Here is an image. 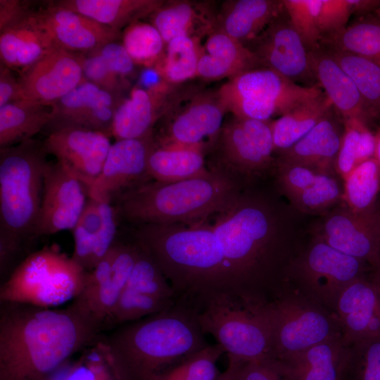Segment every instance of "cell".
<instances>
[{
    "label": "cell",
    "mask_w": 380,
    "mask_h": 380,
    "mask_svg": "<svg viewBox=\"0 0 380 380\" xmlns=\"http://www.w3.org/2000/svg\"><path fill=\"white\" fill-rule=\"evenodd\" d=\"M278 223L265 201L239 194L211 225L234 297L246 303L274 300L284 289L289 265L303 248L279 230Z\"/></svg>",
    "instance_id": "6da1fadb"
},
{
    "label": "cell",
    "mask_w": 380,
    "mask_h": 380,
    "mask_svg": "<svg viewBox=\"0 0 380 380\" xmlns=\"http://www.w3.org/2000/svg\"><path fill=\"white\" fill-rule=\"evenodd\" d=\"M102 331L73 302L62 309L1 303L0 380H43Z\"/></svg>",
    "instance_id": "7a4b0ae2"
},
{
    "label": "cell",
    "mask_w": 380,
    "mask_h": 380,
    "mask_svg": "<svg viewBox=\"0 0 380 380\" xmlns=\"http://www.w3.org/2000/svg\"><path fill=\"white\" fill-rule=\"evenodd\" d=\"M203 222L141 224L136 230L135 241L153 258L176 300L235 298L217 237L212 226Z\"/></svg>",
    "instance_id": "3957f363"
},
{
    "label": "cell",
    "mask_w": 380,
    "mask_h": 380,
    "mask_svg": "<svg viewBox=\"0 0 380 380\" xmlns=\"http://www.w3.org/2000/svg\"><path fill=\"white\" fill-rule=\"evenodd\" d=\"M192 311L177 302L170 308L118 327L106 338L120 380H151L206 347Z\"/></svg>",
    "instance_id": "277c9868"
},
{
    "label": "cell",
    "mask_w": 380,
    "mask_h": 380,
    "mask_svg": "<svg viewBox=\"0 0 380 380\" xmlns=\"http://www.w3.org/2000/svg\"><path fill=\"white\" fill-rule=\"evenodd\" d=\"M43 141L0 148V273L11 272L35 239L48 163Z\"/></svg>",
    "instance_id": "5b68a950"
},
{
    "label": "cell",
    "mask_w": 380,
    "mask_h": 380,
    "mask_svg": "<svg viewBox=\"0 0 380 380\" xmlns=\"http://www.w3.org/2000/svg\"><path fill=\"white\" fill-rule=\"evenodd\" d=\"M239 194L220 172L175 182L148 181L113 200L119 217L141 224H194L224 210Z\"/></svg>",
    "instance_id": "8992f818"
},
{
    "label": "cell",
    "mask_w": 380,
    "mask_h": 380,
    "mask_svg": "<svg viewBox=\"0 0 380 380\" xmlns=\"http://www.w3.org/2000/svg\"><path fill=\"white\" fill-rule=\"evenodd\" d=\"M206 335L214 337L228 357L248 363L272 357L271 331L262 305L229 296L183 303Z\"/></svg>",
    "instance_id": "52a82bcc"
},
{
    "label": "cell",
    "mask_w": 380,
    "mask_h": 380,
    "mask_svg": "<svg viewBox=\"0 0 380 380\" xmlns=\"http://www.w3.org/2000/svg\"><path fill=\"white\" fill-rule=\"evenodd\" d=\"M87 273L58 247L45 246L29 253L2 282L0 301L53 308L80 294Z\"/></svg>",
    "instance_id": "ba28073f"
},
{
    "label": "cell",
    "mask_w": 380,
    "mask_h": 380,
    "mask_svg": "<svg viewBox=\"0 0 380 380\" xmlns=\"http://www.w3.org/2000/svg\"><path fill=\"white\" fill-rule=\"evenodd\" d=\"M372 267L313 236L289 265L286 284L334 315L338 298L354 280L367 276Z\"/></svg>",
    "instance_id": "9c48e42d"
},
{
    "label": "cell",
    "mask_w": 380,
    "mask_h": 380,
    "mask_svg": "<svg viewBox=\"0 0 380 380\" xmlns=\"http://www.w3.org/2000/svg\"><path fill=\"white\" fill-rule=\"evenodd\" d=\"M272 337V360L343 337L336 316L288 285L272 301L262 305Z\"/></svg>",
    "instance_id": "30bf717a"
},
{
    "label": "cell",
    "mask_w": 380,
    "mask_h": 380,
    "mask_svg": "<svg viewBox=\"0 0 380 380\" xmlns=\"http://www.w3.org/2000/svg\"><path fill=\"white\" fill-rule=\"evenodd\" d=\"M319 87V84L301 86L262 67L228 80L217 91L227 113L270 121L273 117H280L296 104L321 93Z\"/></svg>",
    "instance_id": "8fae6325"
},
{
    "label": "cell",
    "mask_w": 380,
    "mask_h": 380,
    "mask_svg": "<svg viewBox=\"0 0 380 380\" xmlns=\"http://www.w3.org/2000/svg\"><path fill=\"white\" fill-rule=\"evenodd\" d=\"M227 114L217 91L182 87L160 120L164 127L157 146L203 151L214 144Z\"/></svg>",
    "instance_id": "7c38bea8"
},
{
    "label": "cell",
    "mask_w": 380,
    "mask_h": 380,
    "mask_svg": "<svg viewBox=\"0 0 380 380\" xmlns=\"http://www.w3.org/2000/svg\"><path fill=\"white\" fill-rule=\"evenodd\" d=\"M89 198L88 186L80 177L59 161H49L34 231L36 239L72 231Z\"/></svg>",
    "instance_id": "4fadbf2b"
},
{
    "label": "cell",
    "mask_w": 380,
    "mask_h": 380,
    "mask_svg": "<svg viewBox=\"0 0 380 380\" xmlns=\"http://www.w3.org/2000/svg\"><path fill=\"white\" fill-rule=\"evenodd\" d=\"M284 10L245 46L256 56L262 67L296 84L303 82L308 87H313L310 82L315 78L310 66L309 51L291 25L288 15L283 16Z\"/></svg>",
    "instance_id": "5bb4252c"
},
{
    "label": "cell",
    "mask_w": 380,
    "mask_h": 380,
    "mask_svg": "<svg viewBox=\"0 0 380 380\" xmlns=\"http://www.w3.org/2000/svg\"><path fill=\"white\" fill-rule=\"evenodd\" d=\"M316 236L334 248L375 267L380 248V208L353 212L343 205L324 215Z\"/></svg>",
    "instance_id": "9a60e30c"
},
{
    "label": "cell",
    "mask_w": 380,
    "mask_h": 380,
    "mask_svg": "<svg viewBox=\"0 0 380 380\" xmlns=\"http://www.w3.org/2000/svg\"><path fill=\"white\" fill-rule=\"evenodd\" d=\"M270 122L229 114L215 141L223 160L245 173L269 168L274 163Z\"/></svg>",
    "instance_id": "2e32d148"
},
{
    "label": "cell",
    "mask_w": 380,
    "mask_h": 380,
    "mask_svg": "<svg viewBox=\"0 0 380 380\" xmlns=\"http://www.w3.org/2000/svg\"><path fill=\"white\" fill-rule=\"evenodd\" d=\"M155 144L153 134L116 140L110 146L100 175L89 186V197L113 202L123 192L151 180L147 165Z\"/></svg>",
    "instance_id": "e0dca14e"
},
{
    "label": "cell",
    "mask_w": 380,
    "mask_h": 380,
    "mask_svg": "<svg viewBox=\"0 0 380 380\" xmlns=\"http://www.w3.org/2000/svg\"><path fill=\"white\" fill-rule=\"evenodd\" d=\"M18 80L23 100L51 106L85 80L82 56L56 47L22 71Z\"/></svg>",
    "instance_id": "ac0fdd59"
},
{
    "label": "cell",
    "mask_w": 380,
    "mask_h": 380,
    "mask_svg": "<svg viewBox=\"0 0 380 380\" xmlns=\"http://www.w3.org/2000/svg\"><path fill=\"white\" fill-rule=\"evenodd\" d=\"M43 144L48 154L73 171L89 188L100 175L112 144L104 132L65 127L51 130Z\"/></svg>",
    "instance_id": "d6986e66"
},
{
    "label": "cell",
    "mask_w": 380,
    "mask_h": 380,
    "mask_svg": "<svg viewBox=\"0 0 380 380\" xmlns=\"http://www.w3.org/2000/svg\"><path fill=\"white\" fill-rule=\"evenodd\" d=\"M32 11L56 46L71 52H93L120 36V32L53 2Z\"/></svg>",
    "instance_id": "ffe728a7"
},
{
    "label": "cell",
    "mask_w": 380,
    "mask_h": 380,
    "mask_svg": "<svg viewBox=\"0 0 380 380\" xmlns=\"http://www.w3.org/2000/svg\"><path fill=\"white\" fill-rule=\"evenodd\" d=\"M138 252L136 241L125 243L118 240L110 257L102 265L96 284L84 288L73 300L103 331L104 324L124 291L134 267Z\"/></svg>",
    "instance_id": "44dd1931"
},
{
    "label": "cell",
    "mask_w": 380,
    "mask_h": 380,
    "mask_svg": "<svg viewBox=\"0 0 380 380\" xmlns=\"http://www.w3.org/2000/svg\"><path fill=\"white\" fill-rule=\"evenodd\" d=\"M182 86L162 81L158 85L132 89L115 108L111 135L116 140L141 139L153 134L154 125L167 112Z\"/></svg>",
    "instance_id": "7402d4cb"
},
{
    "label": "cell",
    "mask_w": 380,
    "mask_h": 380,
    "mask_svg": "<svg viewBox=\"0 0 380 380\" xmlns=\"http://www.w3.org/2000/svg\"><path fill=\"white\" fill-rule=\"evenodd\" d=\"M119 216L111 201L89 198L72 230V258L87 272L91 270L117 242Z\"/></svg>",
    "instance_id": "603a6c76"
},
{
    "label": "cell",
    "mask_w": 380,
    "mask_h": 380,
    "mask_svg": "<svg viewBox=\"0 0 380 380\" xmlns=\"http://www.w3.org/2000/svg\"><path fill=\"white\" fill-rule=\"evenodd\" d=\"M115 96L84 80L52 106L51 130L75 127L104 132L110 136L118 105Z\"/></svg>",
    "instance_id": "cb8c5ba5"
},
{
    "label": "cell",
    "mask_w": 380,
    "mask_h": 380,
    "mask_svg": "<svg viewBox=\"0 0 380 380\" xmlns=\"http://www.w3.org/2000/svg\"><path fill=\"white\" fill-rule=\"evenodd\" d=\"M334 315L349 346L380 334V285L369 276L358 278L341 292Z\"/></svg>",
    "instance_id": "d4e9b609"
},
{
    "label": "cell",
    "mask_w": 380,
    "mask_h": 380,
    "mask_svg": "<svg viewBox=\"0 0 380 380\" xmlns=\"http://www.w3.org/2000/svg\"><path fill=\"white\" fill-rule=\"evenodd\" d=\"M343 132V120L333 108L302 139L289 148L279 153L277 162L334 175Z\"/></svg>",
    "instance_id": "484cf974"
},
{
    "label": "cell",
    "mask_w": 380,
    "mask_h": 380,
    "mask_svg": "<svg viewBox=\"0 0 380 380\" xmlns=\"http://www.w3.org/2000/svg\"><path fill=\"white\" fill-rule=\"evenodd\" d=\"M348 349L340 337L267 362L282 380H339L346 367Z\"/></svg>",
    "instance_id": "4316f807"
},
{
    "label": "cell",
    "mask_w": 380,
    "mask_h": 380,
    "mask_svg": "<svg viewBox=\"0 0 380 380\" xmlns=\"http://www.w3.org/2000/svg\"><path fill=\"white\" fill-rule=\"evenodd\" d=\"M218 11L211 1H164L151 15L165 44L178 37L201 42L217 28Z\"/></svg>",
    "instance_id": "83f0119b"
},
{
    "label": "cell",
    "mask_w": 380,
    "mask_h": 380,
    "mask_svg": "<svg viewBox=\"0 0 380 380\" xmlns=\"http://www.w3.org/2000/svg\"><path fill=\"white\" fill-rule=\"evenodd\" d=\"M205 39L203 44H198L196 77L205 80H229L262 68L248 48L219 29Z\"/></svg>",
    "instance_id": "f1b7e54d"
},
{
    "label": "cell",
    "mask_w": 380,
    "mask_h": 380,
    "mask_svg": "<svg viewBox=\"0 0 380 380\" xmlns=\"http://www.w3.org/2000/svg\"><path fill=\"white\" fill-rule=\"evenodd\" d=\"M312 73L343 120L369 119L362 98L351 77L321 44L309 51Z\"/></svg>",
    "instance_id": "f546056e"
},
{
    "label": "cell",
    "mask_w": 380,
    "mask_h": 380,
    "mask_svg": "<svg viewBox=\"0 0 380 380\" xmlns=\"http://www.w3.org/2000/svg\"><path fill=\"white\" fill-rule=\"evenodd\" d=\"M57 46L30 10L0 30L1 64L23 71Z\"/></svg>",
    "instance_id": "4dcf8cb0"
},
{
    "label": "cell",
    "mask_w": 380,
    "mask_h": 380,
    "mask_svg": "<svg viewBox=\"0 0 380 380\" xmlns=\"http://www.w3.org/2000/svg\"><path fill=\"white\" fill-rule=\"evenodd\" d=\"M284 10L281 1L232 0L219 7L217 29L246 44Z\"/></svg>",
    "instance_id": "1f68e13d"
},
{
    "label": "cell",
    "mask_w": 380,
    "mask_h": 380,
    "mask_svg": "<svg viewBox=\"0 0 380 380\" xmlns=\"http://www.w3.org/2000/svg\"><path fill=\"white\" fill-rule=\"evenodd\" d=\"M163 0H61L56 5L120 32L151 15Z\"/></svg>",
    "instance_id": "d6a6232c"
},
{
    "label": "cell",
    "mask_w": 380,
    "mask_h": 380,
    "mask_svg": "<svg viewBox=\"0 0 380 380\" xmlns=\"http://www.w3.org/2000/svg\"><path fill=\"white\" fill-rule=\"evenodd\" d=\"M334 108L324 91L305 99L271 120L274 151L282 152L302 139Z\"/></svg>",
    "instance_id": "836d02e7"
},
{
    "label": "cell",
    "mask_w": 380,
    "mask_h": 380,
    "mask_svg": "<svg viewBox=\"0 0 380 380\" xmlns=\"http://www.w3.org/2000/svg\"><path fill=\"white\" fill-rule=\"evenodd\" d=\"M52 119L51 106L23 99L0 107V148L33 139Z\"/></svg>",
    "instance_id": "e575fe53"
},
{
    "label": "cell",
    "mask_w": 380,
    "mask_h": 380,
    "mask_svg": "<svg viewBox=\"0 0 380 380\" xmlns=\"http://www.w3.org/2000/svg\"><path fill=\"white\" fill-rule=\"evenodd\" d=\"M151 179L175 182L207 175L203 152L185 148L160 147L155 144L147 165Z\"/></svg>",
    "instance_id": "d590c367"
},
{
    "label": "cell",
    "mask_w": 380,
    "mask_h": 380,
    "mask_svg": "<svg viewBox=\"0 0 380 380\" xmlns=\"http://www.w3.org/2000/svg\"><path fill=\"white\" fill-rule=\"evenodd\" d=\"M319 44L380 65V18L361 20L338 32L324 35Z\"/></svg>",
    "instance_id": "8d00e7d4"
},
{
    "label": "cell",
    "mask_w": 380,
    "mask_h": 380,
    "mask_svg": "<svg viewBox=\"0 0 380 380\" xmlns=\"http://www.w3.org/2000/svg\"><path fill=\"white\" fill-rule=\"evenodd\" d=\"M324 47L353 80L369 119L380 118V65L348 52Z\"/></svg>",
    "instance_id": "74e56055"
},
{
    "label": "cell",
    "mask_w": 380,
    "mask_h": 380,
    "mask_svg": "<svg viewBox=\"0 0 380 380\" xmlns=\"http://www.w3.org/2000/svg\"><path fill=\"white\" fill-rule=\"evenodd\" d=\"M43 380H120L105 340L83 350L75 362H66Z\"/></svg>",
    "instance_id": "f35d334b"
},
{
    "label": "cell",
    "mask_w": 380,
    "mask_h": 380,
    "mask_svg": "<svg viewBox=\"0 0 380 380\" xmlns=\"http://www.w3.org/2000/svg\"><path fill=\"white\" fill-rule=\"evenodd\" d=\"M343 182L342 205L357 213H367L378 208L380 163L376 158L358 165Z\"/></svg>",
    "instance_id": "ab89813d"
},
{
    "label": "cell",
    "mask_w": 380,
    "mask_h": 380,
    "mask_svg": "<svg viewBox=\"0 0 380 380\" xmlns=\"http://www.w3.org/2000/svg\"><path fill=\"white\" fill-rule=\"evenodd\" d=\"M199 42L188 37H178L165 44L156 64V70L163 81L181 84L196 77Z\"/></svg>",
    "instance_id": "60d3db41"
},
{
    "label": "cell",
    "mask_w": 380,
    "mask_h": 380,
    "mask_svg": "<svg viewBox=\"0 0 380 380\" xmlns=\"http://www.w3.org/2000/svg\"><path fill=\"white\" fill-rule=\"evenodd\" d=\"M224 353L217 343L184 358L155 376L151 380H216L221 373L217 363Z\"/></svg>",
    "instance_id": "b9f144b4"
},
{
    "label": "cell",
    "mask_w": 380,
    "mask_h": 380,
    "mask_svg": "<svg viewBox=\"0 0 380 380\" xmlns=\"http://www.w3.org/2000/svg\"><path fill=\"white\" fill-rule=\"evenodd\" d=\"M175 303L125 288L106 319L103 330L163 312L172 307Z\"/></svg>",
    "instance_id": "7bdbcfd3"
},
{
    "label": "cell",
    "mask_w": 380,
    "mask_h": 380,
    "mask_svg": "<svg viewBox=\"0 0 380 380\" xmlns=\"http://www.w3.org/2000/svg\"><path fill=\"white\" fill-rule=\"evenodd\" d=\"M136 243L137 255L125 288L176 302L173 288L153 258L137 241Z\"/></svg>",
    "instance_id": "ee69618b"
},
{
    "label": "cell",
    "mask_w": 380,
    "mask_h": 380,
    "mask_svg": "<svg viewBox=\"0 0 380 380\" xmlns=\"http://www.w3.org/2000/svg\"><path fill=\"white\" fill-rule=\"evenodd\" d=\"M122 42L134 63L147 66L156 64L165 46L157 29L151 23L140 21L125 28Z\"/></svg>",
    "instance_id": "f6af8a7d"
},
{
    "label": "cell",
    "mask_w": 380,
    "mask_h": 380,
    "mask_svg": "<svg viewBox=\"0 0 380 380\" xmlns=\"http://www.w3.org/2000/svg\"><path fill=\"white\" fill-rule=\"evenodd\" d=\"M342 196L343 189L334 175L319 173L310 186L291 201L303 213L324 215L341 202Z\"/></svg>",
    "instance_id": "bcb514c9"
},
{
    "label": "cell",
    "mask_w": 380,
    "mask_h": 380,
    "mask_svg": "<svg viewBox=\"0 0 380 380\" xmlns=\"http://www.w3.org/2000/svg\"><path fill=\"white\" fill-rule=\"evenodd\" d=\"M347 380H380V334L349 345Z\"/></svg>",
    "instance_id": "7dc6e473"
},
{
    "label": "cell",
    "mask_w": 380,
    "mask_h": 380,
    "mask_svg": "<svg viewBox=\"0 0 380 380\" xmlns=\"http://www.w3.org/2000/svg\"><path fill=\"white\" fill-rule=\"evenodd\" d=\"M291 25L308 51L316 48L322 35L318 29L313 0H282Z\"/></svg>",
    "instance_id": "c3c4849f"
},
{
    "label": "cell",
    "mask_w": 380,
    "mask_h": 380,
    "mask_svg": "<svg viewBox=\"0 0 380 380\" xmlns=\"http://www.w3.org/2000/svg\"><path fill=\"white\" fill-rule=\"evenodd\" d=\"M343 123L344 132L335 162V172L343 180H345L359 165V137L361 127L366 122L357 119H350L343 120Z\"/></svg>",
    "instance_id": "681fc988"
},
{
    "label": "cell",
    "mask_w": 380,
    "mask_h": 380,
    "mask_svg": "<svg viewBox=\"0 0 380 380\" xmlns=\"http://www.w3.org/2000/svg\"><path fill=\"white\" fill-rule=\"evenodd\" d=\"M313 3L322 37L347 26L353 14L349 0H313Z\"/></svg>",
    "instance_id": "f907efd6"
},
{
    "label": "cell",
    "mask_w": 380,
    "mask_h": 380,
    "mask_svg": "<svg viewBox=\"0 0 380 380\" xmlns=\"http://www.w3.org/2000/svg\"><path fill=\"white\" fill-rule=\"evenodd\" d=\"M276 163L279 186L290 201L310 186L319 174L307 167Z\"/></svg>",
    "instance_id": "816d5d0a"
},
{
    "label": "cell",
    "mask_w": 380,
    "mask_h": 380,
    "mask_svg": "<svg viewBox=\"0 0 380 380\" xmlns=\"http://www.w3.org/2000/svg\"><path fill=\"white\" fill-rule=\"evenodd\" d=\"M82 56L85 80L115 96L121 87L120 77L110 69L97 51L89 53L88 56Z\"/></svg>",
    "instance_id": "f5cc1de1"
},
{
    "label": "cell",
    "mask_w": 380,
    "mask_h": 380,
    "mask_svg": "<svg viewBox=\"0 0 380 380\" xmlns=\"http://www.w3.org/2000/svg\"><path fill=\"white\" fill-rule=\"evenodd\" d=\"M110 69L120 77L131 74L135 63L122 44L109 42L96 50Z\"/></svg>",
    "instance_id": "db71d44e"
},
{
    "label": "cell",
    "mask_w": 380,
    "mask_h": 380,
    "mask_svg": "<svg viewBox=\"0 0 380 380\" xmlns=\"http://www.w3.org/2000/svg\"><path fill=\"white\" fill-rule=\"evenodd\" d=\"M23 99V91L19 80L13 75L9 68L1 64L0 107Z\"/></svg>",
    "instance_id": "11a10c76"
},
{
    "label": "cell",
    "mask_w": 380,
    "mask_h": 380,
    "mask_svg": "<svg viewBox=\"0 0 380 380\" xmlns=\"http://www.w3.org/2000/svg\"><path fill=\"white\" fill-rule=\"evenodd\" d=\"M243 380H282L275 369L267 362L253 361L246 364Z\"/></svg>",
    "instance_id": "9f6ffc18"
},
{
    "label": "cell",
    "mask_w": 380,
    "mask_h": 380,
    "mask_svg": "<svg viewBox=\"0 0 380 380\" xmlns=\"http://www.w3.org/2000/svg\"><path fill=\"white\" fill-rule=\"evenodd\" d=\"M30 10L25 1L17 0L0 1V30L20 18Z\"/></svg>",
    "instance_id": "6f0895ef"
},
{
    "label": "cell",
    "mask_w": 380,
    "mask_h": 380,
    "mask_svg": "<svg viewBox=\"0 0 380 380\" xmlns=\"http://www.w3.org/2000/svg\"><path fill=\"white\" fill-rule=\"evenodd\" d=\"M229 363L226 370L220 374L216 380H243L246 362L228 357Z\"/></svg>",
    "instance_id": "680465c9"
},
{
    "label": "cell",
    "mask_w": 380,
    "mask_h": 380,
    "mask_svg": "<svg viewBox=\"0 0 380 380\" xmlns=\"http://www.w3.org/2000/svg\"><path fill=\"white\" fill-rule=\"evenodd\" d=\"M353 13H365L380 8V0H349Z\"/></svg>",
    "instance_id": "91938a15"
},
{
    "label": "cell",
    "mask_w": 380,
    "mask_h": 380,
    "mask_svg": "<svg viewBox=\"0 0 380 380\" xmlns=\"http://www.w3.org/2000/svg\"><path fill=\"white\" fill-rule=\"evenodd\" d=\"M370 277L372 279L380 285V248L378 254L377 262L373 268Z\"/></svg>",
    "instance_id": "94428289"
},
{
    "label": "cell",
    "mask_w": 380,
    "mask_h": 380,
    "mask_svg": "<svg viewBox=\"0 0 380 380\" xmlns=\"http://www.w3.org/2000/svg\"><path fill=\"white\" fill-rule=\"evenodd\" d=\"M374 158L380 163V132L376 134V151Z\"/></svg>",
    "instance_id": "6125c7cd"
},
{
    "label": "cell",
    "mask_w": 380,
    "mask_h": 380,
    "mask_svg": "<svg viewBox=\"0 0 380 380\" xmlns=\"http://www.w3.org/2000/svg\"><path fill=\"white\" fill-rule=\"evenodd\" d=\"M339 380H347V377H346V369L345 370L343 371V374H341Z\"/></svg>",
    "instance_id": "be15d7a7"
}]
</instances>
